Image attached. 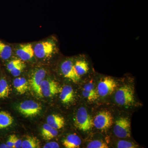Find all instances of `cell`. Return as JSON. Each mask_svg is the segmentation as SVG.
Masks as SVG:
<instances>
[{"label": "cell", "instance_id": "obj_27", "mask_svg": "<svg viewBox=\"0 0 148 148\" xmlns=\"http://www.w3.org/2000/svg\"><path fill=\"white\" fill-rule=\"evenodd\" d=\"M16 135H12L10 136L7 142L6 145L10 148H14V139Z\"/></svg>", "mask_w": 148, "mask_h": 148}, {"label": "cell", "instance_id": "obj_16", "mask_svg": "<svg viewBox=\"0 0 148 148\" xmlns=\"http://www.w3.org/2000/svg\"><path fill=\"white\" fill-rule=\"evenodd\" d=\"M82 140L75 134H71L64 139L63 145L66 148H79L81 145Z\"/></svg>", "mask_w": 148, "mask_h": 148}, {"label": "cell", "instance_id": "obj_25", "mask_svg": "<svg viewBox=\"0 0 148 148\" xmlns=\"http://www.w3.org/2000/svg\"><path fill=\"white\" fill-rule=\"evenodd\" d=\"M82 95L85 98L90 101H95L98 98L97 93L88 92L84 90H83Z\"/></svg>", "mask_w": 148, "mask_h": 148}, {"label": "cell", "instance_id": "obj_26", "mask_svg": "<svg viewBox=\"0 0 148 148\" xmlns=\"http://www.w3.org/2000/svg\"><path fill=\"white\" fill-rule=\"evenodd\" d=\"M83 90L88 91V92L97 93L95 90L94 84L92 82L88 83L86 84L84 86Z\"/></svg>", "mask_w": 148, "mask_h": 148}, {"label": "cell", "instance_id": "obj_9", "mask_svg": "<svg viewBox=\"0 0 148 148\" xmlns=\"http://www.w3.org/2000/svg\"><path fill=\"white\" fill-rule=\"evenodd\" d=\"M116 87V83L110 77H106L102 79L98 86V93L101 97L111 95Z\"/></svg>", "mask_w": 148, "mask_h": 148}, {"label": "cell", "instance_id": "obj_1", "mask_svg": "<svg viewBox=\"0 0 148 148\" xmlns=\"http://www.w3.org/2000/svg\"><path fill=\"white\" fill-rule=\"evenodd\" d=\"M35 55L40 59L51 58L58 51L56 40H48L38 43L34 48Z\"/></svg>", "mask_w": 148, "mask_h": 148}, {"label": "cell", "instance_id": "obj_5", "mask_svg": "<svg viewBox=\"0 0 148 148\" xmlns=\"http://www.w3.org/2000/svg\"><path fill=\"white\" fill-rule=\"evenodd\" d=\"M60 70L63 75L66 78L69 79L73 82H77L80 79L77 73L74 66V60L73 59H67L61 63Z\"/></svg>", "mask_w": 148, "mask_h": 148}, {"label": "cell", "instance_id": "obj_4", "mask_svg": "<svg viewBox=\"0 0 148 148\" xmlns=\"http://www.w3.org/2000/svg\"><path fill=\"white\" fill-rule=\"evenodd\" d=\"M42 110L38 103L32 100L26 101L18 106V112L26 117H32L38 115Z\"/></svg>", "mask_w": 148, "mask_h": 148}, {"label": "cell", "instance_id": "obj_23", "mask_svg": "<svg viewBox=\"0 0 148 148\" xmlns=\"http://www.w3.org/2000/svg\"><path fill=\"white\" fill-rule=\"evenodd\" d=\"M88 148H107L108 146L106 143L100 140H93L88 143L87 145Z\"/></svg>", "mask_w": 148, "mask_h": 148}, {"label": "cell", "instance_id": "obj_2", "mask_svg": "<svg viewBox=\"0 0 148 148\" xmlns=\"http://www.w3.org/2000/svg\"><path fill=\"white\" fill-rule=\"evenodd\" d=\"M75 125L79 130L87 132L92 129L93 121L84 107L80 108L77 111L75 119Z\"/></svg>", "mask_w": 148, "mask_h": 148}, {"label": "cell", "instance_id": "obj_7", "mask_svg": "<svg viewBox=\"0 0 148 148\" xmlns=\"http://www.w3.org/2000/svg\"><path fill=\"white\" fill-rule=\"evenodd\" d=\"M113 131L119 138H129L130 136V122L126 118H121L115 122Z\"/></svg>", "mask_w": 148, "mask_h": 148}, {"label": "cell", "instance_id": "obj_13", "mask_svg": "<svg viewBox=\"0 0 148 148\" xmlns=\"http://www.w3.org/2000/svg\"><path fill=\"white\" fill-rule=\"evenodd\" d=\"M24 61L20 59H14L10 61L8 64L7 69L14 77L19 76L26 68Z\"/></svg>", "mask_w": 148, "mask_h": 148}, {"label": "cell", "instance_id": "obj_12", "mask_svg": "<svg viewBox=\"0 0 148 148\" xmlns=\"http://www.w3.org/2000/svg\"><path fill=\"white\" fill-rule=\"evenodd\" d=\"M74 66L77 73L80 77L86 75L90 71L89 63L84 55L74 60Z\"/></svg>", "mask_w": 148, "mask_h": 148}, {"label": "cell", "instance_id": "obj_21", "mask_svg": "<svg viewBox=\"0 0 148 148\" xmlns=\"http://www.w3.org/2000/svg\"><path fill=\"white\" fill-rule=\"evenodd\" d=\"M12 54V49L9 45L0 41V58L7 60Z\"/></svg>", "mask_w": 148, "mask_h": 148}, {"label": "cell", "instance_id": "obj_20", "mask_svg": "<svg viewBox=\"0 0 148 148\" xmlns=\"http://www.w3.org/2000/svg\"><path fill=\"white\" fill-rule=\"evenodd\" d=\"M40 147L39 140L34 136H28L22 141V148H39Z\"/></svg>", "mask_w": 148, "mask_h": 148}, {"label": "cell", "instance_id": "obj_19", "mask_svg": "<svg viewBox=\"0 0 148 148\" xmlns=\"http://www.w3.org/2000/svg\"><path fill=\"white\" fill-rule=\"evenodd\" d=\"M14 119L10 114L5 112H0V129L7 128L13 123Z\"/></svg>", "mask_w": 148, "mask_h": 148}, {"label": "cell", "instance_id": "obj_29", "mask_svg": "<svg viewBox=\"0 0 148 148\" xmlns=\"http://www.w3.org/2000/svg\"><path fill=\"white\" fill-rule=\"evenodd\" d=\"M22 141L15 136L14 139V148H20L22 147Z\"/></svg>", "mask_w": 148, "mask_h": 148}, {"label": "cell", "instance_id": "obj_30", "mask_svg": "<svg viewBox=\"0 0 148 148\" xmlns=\"http://www.w3.org/2000/svg\"><path fill=\"white\" fill-rule=\"evenodd\" d=\"M0 148H10L6 145V144H2L0 145Z\"/></svg>", "mask_w": 148, "mask_h": 148}, {"label": "cell", "instance_id": "obj_22", "mask_svg": "<svg viewBox=\"0 0 148 148\" xmlns=\"http://www.w3.org/2000/svg\"><path fill=\"white\" fill-rule=\"evenodd\" d=\"M10 92V88L7 81L3 78L0 79V98H8Z\"/></svg>", "mask_w": 148, "mask_h": 148}, {"label": "cell", "instance_id": "obj_15", "mask_svg": "<svg viewBox=\"0 0 148 148\" xmlns=\"http://www.w3.org/2000/svg\"><path fill=\"white\" fill-rule=\"evenodd\" d=\"M47 122L54 129L58 130L64 127L65 121L64 117L57 114L49 116L47 118Z\"/></svg>", "mask_w": 148, "mask_h": 148}, {"label": "cell", "instance_id": "obj_10", "mask_svg": "<svg viewBox=\"0 0 148 148\" xmlns=\"http://www.w3.org/2000/svg\"><path fill=\"white\" fill-rule=\"evenodd\" d=\"M43 96L51 97L61 92L58 83L51 79H44L40 85Z\"/></svg>", "mask_w": 148, "mask_h": 148}, {"label": "cell", "instance_id": "obj_28", "mask_svg": "<svg viewBox=\"0 0 148 148\" xmlns=\"http://www.w3.org/2000/svg\"><path fill=\"white\" fill-rule=\"evenodd\" d=\"M44 148H58L59 145L58 143L55 142H51L47 143L43 147Z\"/></svg>", "mask_w": 148, "mask_h": 148}, {"label": "cell", "instance_id": "obj_11", "mask_svg": "<svg viewBox=\"0 0 148 148\" xmlns=\"http://www.w3.org/2000/svg\"><path fill=\"white\" fill-rule=\"evenodd\" d=\"M16 55L23 61H28L34 56V48L31 44L20 45L16 51Z\"/></svg>", "mask_w": 148, "mask_h": 148}, {"label": "cell", "instance_id": "obj_24", "mask_svg": "<svg viewBox=\"0 0 148 148\" xmlns=\"http://www.w3.org/2000/svg\"><path fill=\"white\" fill-rule=\"evenodd\" d=\"M137 146L134 143L125 140L119 141L116 145L117 147L118 148H137Z\"/></svg>", "mask_w": 148, "mask_h": 148}, {"label": "cell", "instance_id": "obj_6", "mask_svg": "<svg viewBox=\"0 0 148 148\" xmlns=\"http://www.w3.org/2000/svg\"><path fill=\"white\" fill-rule=\"evenodd\" d=\"M46 72L43 69H40L35 70L32 73L30 80V85L33 91L35 94L40 97H43L40 89V85L45 78Z\"/></svg>", "mask_w": 148, "mask_h": 148}, {"label": "cell", "instance_id": "obj_3", "mask_svg": "<svg viewBox=\"0 0 148 148\" xmlns=\"http://www.w3.org/2000/svg\"><path fill=\"white\" fill-rule=\"evenodd\" d=\"M115 100L121 106H130L135 101L134 90L132 87L125 85L119 88L115 95Z\"/></svg>", "mask_w": 148, "mask_h": 148}, {"label": "cell", "instance_id": "obj_8", "mask_svg": "<svg viewBox=\"0 0 148 148\" xmlns=\"http://www.w3.org/2000/svg\"><path fill=\"white\" fill-rule=\"evenodd\" d=\"M113 124L112 117L108 111L100 112L95 116L93 125L99 130H106L110 127Z\"/></svg>", "mask_w": 148, "mask_h": 148}, {"label": "cell", "instance_id": "obj_14", "mask_svg": "<svg viewBox=\"0 0 148 148\" xmlns=\"http://www.w3.org/2000/svg\"><path fill=\"white\" fill-rule=\"evenodd\" d=\"M60 99L63 103L69 104L75 99V93L71 86L66 85L60 92Z\"/></svg>", "mask_w": 148, "mask_h": 148}, {"label": "cell", "instance_id": "obj_17", "mask_svg": "<svg viewBox=\"0 0 148 148\" xmlns=\"http://www.w3.org/2000/svg\"><path fill=\"white\" fill-rule=\"evenodd\" d=\"M13 83L14 87L21 95L26 93L29 89V83L24 77L16 78L14 80Z\"/></svg>", "mask_w": 148, "mask_h": 148}, {"label": "cell", "instance_id": "obj_18", "mask_svg": "<svg viewBox=\"0 0 148 148\" xmlns=\"http://www.w3.org/2000/svg\"><path fill=\"white\" fill-rule=\"evenodd\" d=\"M57 130L54 129L47 123L43 125L42 129V135L43 139L45 140H49L53 139L58 135Z\"/></svg>", "mask_w": 148, "mask_h": 148}]
</instances>
